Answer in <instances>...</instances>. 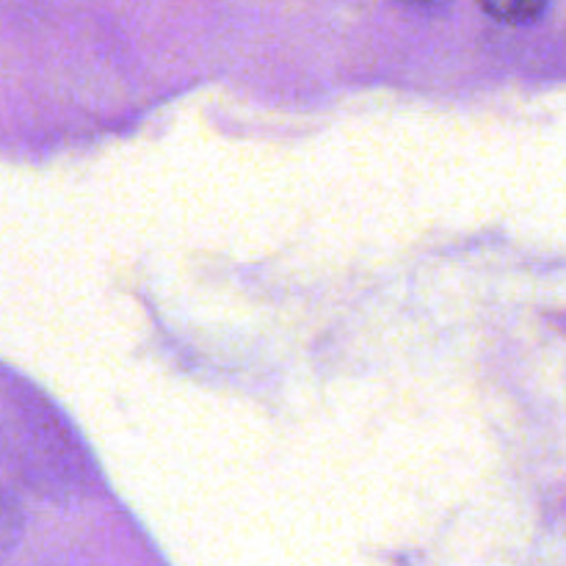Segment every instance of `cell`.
<instances>
[{"instance_id":"obj_1","label":"cell","mask_w":566,"mask_h":566,"mask_svg":"<svg viewBox=\"0 0 566 566\" xmlns=\"http://www.w3.org/2000/svg\"><path fill=\"white\" fill-rule=\"evenodd\" d=\"M481 9L495 20L520 25V22H531L536 14H542L545 3L542 0H484Z\"/></svg>"}]
</instances>
